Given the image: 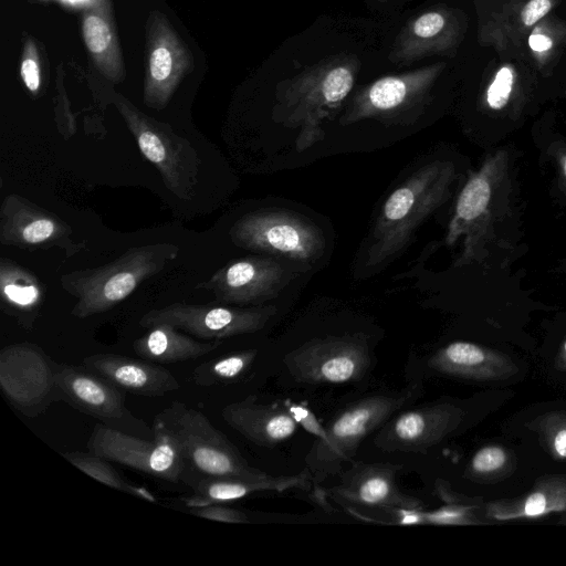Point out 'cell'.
<instances>
[{
  "instance_id": "277c9868",
  "label": "cell",
  "mask_w": 566,
  "mask_h": 566,
  "mask_svg": "<svg viewBox=\"0 0 566 566\" xmlns=\"http://www.w3.org/2000/svg\"><path fill=\"white\" fill-rule=\"evenodd\" d=\"M419 391V385H413L402 392L368 397L344 409L314 443L306 457L308 468L322 478L337 472L356 453L365 437L415 399Z\"/></svg>"
},
{
  "instance_id": "d6986e66",
  "label": "cell",
  "mask_w": 566,
  "mask_h": 566,
  "mask_svg": "<svg viewBox=\"0 0 566 566\" xmlns=\"http://www.w3.org/2000/svg\"><path fill=\"white\" fill-rule=\"evenodd\" d=\"M310 478L308 470L297 475L270 476L262 480L187 474L184 482L191 489V493L184 499V503L189 509L213 503L228 504L262 491L305 490L310 486Z\"/></svg>"
},
{
  "instance_id": "3957f363",
  "label": "cell",
  "mask_w": 566,
  "mask_h": 566,
  "mask_svg": "<svg viewBox=\"0 0 566 566\" xmlns=\"http://www.w3.org/2000/svg\"><path fill=\"white\" fill-rule=\"evenodd\" d=\"M153 423L174 440L185 462L187 474L251 480L271 476L250 467L239 450L213 427L206 415L184 402H171L155 417Z\"/></svg>"
},
{
  "instance_id": "4fadbf2b",
  "label": "cell",
  "mask_w": 566,
  "mask_h": 566,
  "mask_svg": "<svg viewBox=\"0 0 566 566\" xmlns=\"http://www.w3.org/2000/svg\"><path fill=\"white\" fill-rule=\"evenodd\" d=\"M71 227L56 214L20 195L7 196L0 207V242L21 249L59 247L73 253Z\"/></svg>"
},
{
  "instance_id": "4316f807",
  "label": "cell",
  "mask_w": 566,
  "mask_h": 566,
  "mask_svg": "<svg viewBox=\"0 0 566 566\" xmlns=\"http://www.w3.org/2000/svg\"><path fill=\"white\" fill-rule=\"evenodd\" d=\"M62 457L94 480L127 494L157 503L155 494L143 485L130 483L123 478L109 461L88 451H66Z\"/></svg>"
},
{
  "instance_id": "f546056e",
  "label": "cell",
  "mask_w": 566,
  "mask_h": 566,
  "mask_svg": "<svg viewBox=\"0 0 566 566\" xmlns=\"http://www.w3.org/2000/svg\"><path fill=\"white\" fill-rule=\"evenodd\" d=\"M468 469L471 479L488 481L501 478L512 469V455L501 446H485L474 453Z\"/></svg>"
},
{
  "instance_id": "5bb4252c",
  "label": "cell",
  "mask_w": 566,
  "mask_h": 566,
  "mask_svg": "<svg viewBox=\"0 0 566 566\" xmlns=\"http://www.w3.org/2000/svg\"><path fill=\"white\" fill-rule=\"evenodd\" d=\"M289 280L282 264L249 256L227 263L197 289L211 292L221 303L258 304L275 296Z\"/></svg>"
},
{
  "instance_id": "d4e9b609",
  "label": "cell",
  "mask_w": 566,
  "mask_h": 566,
  "mask_svg": "<svg viewBox=\"0 0 566 566\" xmlns=\"http://www.w3.org/2000/svg\"><path fill=\"white\" fill-rule=\"evenodd\" d=\"M133 343L134 352L144 359L172 364L200 358L220 345L221 340L199 342L177 327L160 323Z\"/></svg>"
},
{
  "instance_id": "cb8c5ba5",
  "label": "cell",
  "mask_w": 566,
  "mask_h": 566,
  "mask_svg": "<svg viewBox=\"0 0 566 566\" xmlns=\"http://www.w3.org/2000/svg\"><path fill=\"white\" fill-rule=\"evenodd\" d=\"M83 38L99 71L113 82H120L124 65L107 1L95 0L84 11Z\"/></svg>"
},
{
  "instance_id": "9c48e42d",
  "label": "cell",
  "mask_w": 566,
  "mask_h": 566,
  "mask_svg": "<svg viewBox=\"0 0 566 566\" xmlns=\"http://www.w3.org/2000/svg\"><path fill=\"white\" fill-rule=\"evenodd\" d=\"M154 439L126 433L97 423L87 440L88 451L156 479L184 481L187 469L174 440L153 423Z\"/></svg>"
},
{
  "instance_id": "7a4b0ae2",
  "label": "cell",
  "mask_w": 566,
  "mask_h": 566,
  "mask_svg": "<svg viewBox=\"0 0 566 566\" xmlns=\"http://www.w3.org/2000/svg\"><path fill=\"white\" fill-rule=\"evenodd\" d=\"M178 253L179 248L172 243L139 245L102 266L62 275V287L77 298L71 314L86 318L109 311L144 281L159 273Z\"/></svg>"
},
{
  "instance_id": "f1b7e54d",
  "label": "cell",
  "mask_w": 566,
  "mask_h": 566,
  "mask_svg": "<svg viewBox=\"0 0 566 566\" xmlns=\"http://www.w3.org/2000/svg\"><path fill=\"white\" fill-rule=\"evenodd\" d=\"M530 428L538 436L542 447L555 460L566 461V411L554 410L536 418Z\"/></svg>"
},
{
  "instance_id": "8fae6325",
  "label": "cell",
  "mask_w": 566,
  "mask_h": 566,
  "mask_svg": "<svg viewBox=\"0 0 566 566\" xmlns=\"http://www.w3.org/2000/svg\"><path fill=\"white\" fill-rule=\"evenodd\" d=\"M285 361L298 381L338 384L359 379L370 358L366 343L358 337L329 336L307 342L290 353Z\"/></svg>"
},
{
  "instance_id": "7c38bea8",
  "label": "cell",
  "mask_w": 566,
  "mask_h": 566,
  "mask_svg": "<svg viewBox=\"0 0 566 566\" xmlns=\"http://www.w3.org/2000/svg\"><path fill=\"white\" fill-rule=\"evenodd\" d=\"M147 49L144 102L148 107L163 109L182 77L191 71L192 57L166 17L158 12L149 17Z\"/></svg>"
},
{
  "instance_id": "d6a6232c",
  "label": "cell",
  "mask_w": 566,
  "mask_h": 566,
  "mask_svg": "<svg viewBox=\"0 0 566 566\" xmlns=\"http://www.w3.org/2000/svg\"><path fill=\"white\" fill-rule=\"evenodd\" d=\"M513 73L509 67H502L486 92V101L491 108H503L512 92Z\"/></svg>"
},
{
  "instance_id": "5b68a950",
  "label": "cell",
  "mask_w": 566,
  "mask_h": 566,
  "mask_svg": "<svg viewBox=\"0 0 566 566\" xmlns=\"http://www.w3.org/2000/svg\"><path fill=\"white\" fill-rule=\"evenodd\" d=\"M115 105L140 153L157 168L166 188L179 199H190L199 176V157L191 143L126 99L117 98Z\"/></svg>"
},
{
  "instance_id": "8992f818",
  "label": "cell",
  "mask_w": 566,
  "mask_h": 566,
  "mask_svg": "<svg viewBox=\"0 0 566 566\" xmlns=\"http://www.w3.org/2000/svg\"><path fill=\"white\" fill-rule=\"evenodd\" d=\"M230 238L243 249L304 262L318 259L325 248L321 231L306 219L289 211L247 213L234 222Z\"/></svg>"
},
{
  "instance_id": "2e32d148",
  "label": "cell",
  "mask_w": 566,
  "mask_h": 566,
  "mask_svg": "<svg viewBox=\"0 0 566 566\" xmlns=\"http://www.w3.org/2000/svg\"><path fill=\"white\" fill-rule=\"evenodd\" d=\"M83 366L122 390L144 397H163L180 388V382L168 369L144 358L98 353L84 357Z\"/></svg>"
},
{
  "instance_id": "ab89813d",
  "label": "cell",
  "mask_w": 566,
  "mask_h": 566,
  "mask_svg": "<svg viewBox=\"0 0 566 566\" xmlns=\"http://www.w3.org/2000/svg\"><path fill=\"white\" fill-rule=\"evenodd\" d=\"M563 171H564V175L566 176V156L563 161Z\"/></svg>"
},
{
  "instance_id": "ffe728a7",
  "label": "cell",
  "mask_w": 566,
  "mask_h": 566,
  "mask_svg": "<svg viewBox=\"0 0 566 566\" xmlns=\"http://www.w3.org/2000/svg\"><path fill=\"white\" fill-rule=\"evenodd\" d=\"M221 415L244 438L268 448L292 437L298 426L286 407L259 403L254 396L227 405Z\"/></svg>"
},
{
  "instance_id": "44dd1931",
  "label": "cell",
  "mask_w": 566,
  "mask_h": 566,
  "mask_svg": "<svg viewBox=\"0 0 566 566\" xmlns=\"http://www.w3.org/2000/svg\"><path fill=\"white\" fill-rule=\"evenodd\" d=\"M399 465L358 464L348 471L333 490L336 496L356 504L384 509H419L420 501L399 492L395 473Z\"/></svg>"
},
{
  "instance_id": "603a6c76",
  "label": "cell",
  "mask_w": 566,
  "mask_h": 566,
  "mask_svg": "<svg viewBox=\"0 0 566 566\" xmlns=\"http://www.w3.org/2000/svg\"><path fill=\"white\" fill-rule=\"evenodd\" d=\"M45 289L28 269L11 259H0L1 308L25 329H31L44 302Z\"/></svg>"
},
{
  "instance_id": "74e56055",
  "label": "cell",
  "mask_w": 566,
  "mask_h": 566,
  "mask_svg": "<svg viewBox=\"0 0 566 566\" xmlns=\"http://www.w3.org/2000/svg\"><path fill=\"white\" fill-rule=\"evenodd\" d=\"M531 49L543 52L552 46V40L543 34H533L528 40Z\"/></svg>"
},
{
  "instance_id": "4dcf8cb0",
  "label": "cell",
  "mask_w": 566,
  "mask_h": 566,
  "mask_svg": "<svg viewBox=\"0 0 566 566\" xmlns=\"http://www.w3.org/2000/svg\"><path fill=\"white\" fill-rule=\"evenodd\" d=\"M471 505L447 503L434 511L422 512L424 524L434 525H467L475 524Z\"/></svg>"
},
{
  "instance_id": "83f0119b",
  "label": "cell",
  "mask_w": 566,
  "mask_h": 566,
  "mask_svg": "<svg viewBox=\"0 0 566 566\" xmlns=\"http://www.w3.org/2000/svg\"><path fill=\"white\" fill-rule=\"evenodd\" d=\"M256 355V349H248L205 361L192 370V380L201 387L235 382L250 369Z\"/></svg>"
},
{
  "instance_id": "9a60e30c",
  "label": "cell",
  "mask_w": 566,
  "mask_h": 566,
  "mask_svg": "<svg viewBox=\"0 0 566 566\" xmlns=\"http://www.w3.org/2000/svg\"><path fill=\"white\" fill-rule=\"evenodd\" d=\"M462 419V409L450 403L408 410L388 424L376 442L388 451H426L453 432Z\"/></svg>"
},
{
  "instance_id": "484cf974",
  "label": "cell",
  "mask_w": 566,
  "mask_h": 566,
  "mask_svg": "<svg viewBox=\"0 0 566 566\" xmlns=\"http://www.w3.org/2000/svg\"><path fill=\"white\" fill-rule=\"evenodd\" d=\"M491 199L489 166L473 175L463 187L446 238L448 245L453 244L460 235L470 233L475 221L486 211Z\"/></svg>"
},
{
  "instance_id": "30bf717a",
  "label": "cell",
  "mask_w": 566,
  "mask_h": 566,
  "mask_svg": "<svg viewBox=\"0 0 566 566\" xmlns=\"http://www.w3.org/2000/svg\"><path fill=\"white\" fill-rule=\"evenodd\" d=\"M274 314V306L242 308L213 304L172 303L147 312L139 319V325L150 328L166 323L198 338L222 340L262 329Z\"/></svg>"
},
{
  "instance_id": "6da1fadb",
  "label": "cell",
  "mask_w": 566,
  "mask_h": 566,
  "mask_svg": "<svg viewBox=\"0 0 566 566\" xmlns=\"http://www.w3.org/2000/svg\"><path fill=\"white\" fill-rule=\"evenodd\" d=\"M453 175L451 163L434 160L418 168L388 196L366 249L368 269L384 264L407 247L416 229L447 200Z\"/></svg>"
},
{
  "instance_id": "ac0fdd59",
  "label": "cell",
  "mask_w": 566,
  "mask_h": 566,
  "mask_svg": "<svg viewBox=\"0 0 566 566\" xmlns=\"http://www.w3.org/2000/svg\"><path fill=\"white\" fill-rule=\"evenodd\" d=\"M428 365L441 374L476 381L505 380L518 371L507 355L470 342L450 343Z\"/></svg>"
},
{
  "instance_id": "d590c367",
  "label": "cell",
  "mask_w": 566,
  "mask_h": 566,
  "mask_svg": "<svg viewBox=\"0 0 566 566\" xmlns=\"http://www.w3.org/2000/svg\"><path fill=\"white\" fill-rule=\"evenodd\" d=\"M285 407L296 422L303 426L312 434H315L317 439H321L324 436L325 428L319 424L315 416L310 410L290 402H285Z\"/></svg>"
},
{
  "instance_id": "52a82bcc",
  "label": "cell",
  "mask_w": 566,
  "mask_h": 566,
  "mask_svg": "<svg viewBox=\"0 0 566 566\" xmlns=\"http://www.w3.org/2000/svg\"><path fill=\"white\" fill-rule=\"evenodd\" d=\"M55 363L33 343H15L0 350L1 390L25 417H39L61 400Z\"/></svg>"
},
{
  "instance_id": "8d00e7d4",
  "label": "cell",
  "mask_w": 566,
  "mask_h": 566,
  "mask_svg": "<svg viewBox=\"0 0 566 566\" xmlns=\"http://www.w3.org/2000/svg\"><path fill=\"white\" fill-rule=\"evenodd\" d=\"M549 9V0H531L522 11V20L525 25H532L543 18Z\"/></svg>"
},
{
  "instance_id": "836d02e7",
  "label": "cell",
  "mask_w": 566,
  "mask_h": 566,
  "mask_svg": "<svg viewBox=\"0 0 566 566\" xmlns=\"http://www.w3.org/2000/svg\"><path fill=\"white\" fill-rule=\"evenodd\" d=\"M20 73L27 88L36 94L40 88L41 76L36 50L31 41L24 45Z\"/></svg>"
},
{
  "instance_id": "1f68e13d",
  "label": "cell",
  "mask_w": 566,
  "mask_h": 566,
  "mask_svg": "<svg viewBox=\"0 0 566 566\" xmlns=\"http://www.w3.org/2000/svg\"><path fill=\"white\" fill-rule=\"evenodd\" d=\"M188 512L202 518L224 523H248L249 517L240 510L230 507L224 503H213L189 507Z\"/></svg>"
},
{
  "instance_id": "f35d334b",
  "label": "cell",
  "mask_w": 566,
  "mask_h": 566,
  "mask_svg": "<svg viewBox=\"0 0 566 566\" xmlns=\"http://www.w3.org/2000/svg\"><path fill=\"white\" fill-rule=\"evenodd\" d=\"M555 366L557 369L566 371V340L563 343L562 348L557 355Z\"/></svg>"
},
{
  "instance_id": "e575fe53",
  "label": "cell",
  "mask_w": 566,
  "mask_h": 566,
  "mask_svg": "<svg viewBox=\"0 0 566 566\" xmlns=\"http://www.w3.org/2000/svg\"><path fill=\"white\" fill-rule=\"evenodd\" d=\"M444 25V18L438 12L421 14L412 24L417 38L429 39L438 34Z\"/></svg>"
},
{
  "instance_id": "e0dca14e",
  "label": "cell",
  "mask_w": 566,
  "mask_h": 566,
  "mask_svg": "<svg viewBox=\"0 0 566 566\" xmlns=\"http://www.w3.org/2000/svg\"><path fill=\"white\" fill-rule=\"evenodd\" d=\"M424 96V76H389L376 81L354 102L342 118L344 125L364 118L401 119L402 113L418 105Z\"/></svg>"
},
{
  "instance_id": "7402d4cb",
  "label": "cell",
  "mask_w": 566,
  "mask_h": 566,
  "mask_svg": "<svg viewBox=\"0 0 566 566\" xmlns=\"http://www.w3.org/2000/svg\"><path fill=\"white\" fill-rule=\"evenodd\" d=\"M566 511V474L538 478L531 491L515 497L486 505V516L495 521L537 518Z\"/></svg>"
},
{
  "instance_id": "ba28073f",
  "label": "cell",
  "mask_w": 566,
  "mask_h": 566,
  "mask_svg": "<svg viewBox=\"0 0 566 566\" xmlns=\"http://www.w3.org/2000/svg\"><path fill=\"white\" fill-rule=\"evenodd\" d=\"M61 400L101 423L145 439H154L153 427L130 412L125 391L85 366L55 363Z\"/></svg>"
}]
</instances>
